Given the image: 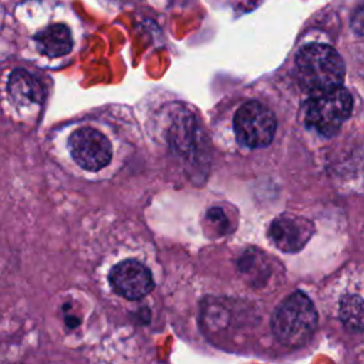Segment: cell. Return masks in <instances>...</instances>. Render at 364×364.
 <instances>
[{"instance_id": "cell-1", "label": "cell", "mask_w": 364, "mask_h": 364, "mask_svg": "<svg viewBox=\"0 0 364 364\" xmlns=\"http://www.w3.org/2000/svg\"><path fill=\"white\" fill-rule=\"evenodd\" d=\"M297 77L301 87L316 95L341 88L344 63L338 53L326 44H310L296 57Z\"/></svg>"}, {"instance_id": "cell-2", "label": "cell", "mask_w": 364, "mask_h": 364, "mask_svg": "<svg viewBox=\"0 0 364 364\" xmlns=\"http://www.w3.org/2000/svg\"><path fill=\"white\" fill-rule=\"evenodd\" d=\"M317 327V313L311 300L301 291L289 296L274 311L272 328L276 338L287 347L303 346Z\"/></svg>"}, {"instance_id": "cell-3", "label": "cell", "mask_w": 364, "mask_h": 364, "mask_svg": "<svg viewBox=\"0 0 364 364\" xmlns=\"http://www.w3.org/2000/svg\"><path fill=\"white\" fill-rule=\"evenodd\" d=\"M353 109V98L344 88L316 95L310 100L306 112L309 127L321 135H334Z\"/></svg>"}, {"instance_id": "cell-4", "label": "cell", "mask_w": 364, "mask_h": 364, "mask_svg": "<svg viewBox=\"0 0 364 364\" xmlns=\"http://www.w3.org/2000/svg\"><path fill=\"white\" fill-rule=\"evenodd\" d=\"M233 125L240 144L262 148L269 145L274 136L276 118L263 104L246 102L237 109Z\"/></svg>"}, {"instance_id": "cell-5", "label": "cell", "mask_w": 364, "mask_h": 364, "mask_svg": "<svg viewBox=\"0 0 364 364\" xmlns=\"http://www.w3.org/2000/svg\"><path fill=\"white\" fill-rule=\"evenodd\" d=\"M68 149L73 159L87 171H100L112 156L109 141L94 128H80L68 139Z\"/></svg>"}, {"instance_id": "cell-6", "label": "cell", "mask_w": 364, "mask_h": 364, "mask_svg": "<svg viewBox=\"0 0 364 364\" xmlns=\"http://www.w3.org/2000/svg\"><path fill=\"white\" fill-rule=\"evenodd\" d=\"M112 289L122 297L138 300L154 289V279L146 266L136 260H125L114 266L109 272Z\"/></svg>"}, {"instance_id": "cell-7", "label": "cell", "mask_w": 364, "mask_h": 364, "mask_svg": "<svg viewBox=\"0 0 364 364\" xmlns=\"http://www.w3.org/2000/svg\"><path fill=\"white\" fill-rule=\"evenodd\" d=\"M307 222L299 218H279L272 223V237L274 243L286 250L293 252L300 247L309 240V230Z\"/></svg>"}, {"instance_id": "cell-8", "label": "cell", "mask_w": 364, "mask_h": 364, "mask_svg": "<svg viewBox=\"0 0 364 364\" xmlns=\"http://www.w3.org/2000/svg\"><path fill=\"white\" fill-rule=\"evenodd\" d=\"M9 92L18 104H40L44 100L41 82L24 70H14L9 78Z\"/></svg>"}, {"instance_id": "cell-9", "label": "cell", "mask_w": 364, "mask_h": 364, "mask_svg": "<svg viewBox=\"0 0 364 364\" xmlns=\"http://www.w3.org/2000/svg\"><path fill=\"white\" fill-rule=\"evenodd\" d=\"M37 48L41 54L48 57H60L71 51V33L64 24H53L36 34Z\"/></svg>"}, {"instance_id": "cell-10", "label": "cell", "mask_w": 364, "mask_h": 364, "mask_svg": "<svg viewBox=\"0 0 364 364\" xmlns=\"http://www.w3.org/2000/svg\"><path fill=\"white\" fill-rule=\"evenodd\" d=\"M340 318L351 331H364V301L358 296H346L340 303Z\"/></svg>"}, {"instance_id": "cell-11", "label": "cell", "mask_w": 364, "mask_h": 364, "mask_svg": "<svg viewBox=\"0 0 364 364\" xmlns=\"http://www.w3.org/2000/svg\"><path fill=\"white\" fill-rule=\"evenodd\" d=\"M351 27L355 33L364 34V6L358 7L351 17Z\"/></svg>"}]
</instances>
